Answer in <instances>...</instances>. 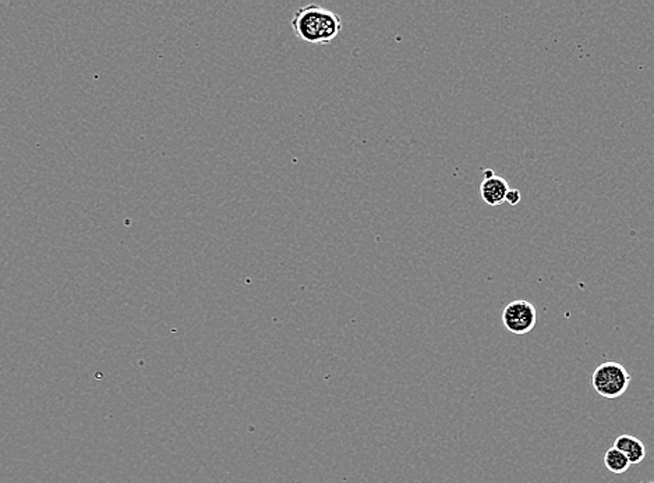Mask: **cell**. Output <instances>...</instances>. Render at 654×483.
<instances>
[{
    "label": "cell",
    "mask_w": 654,
    "mask_h": 483,
    "mask_svg": "<svg viewBox=\"0 0 654 483\" xmlns=\"http://www.w3.org/2000/svg\"><path fill=\"white\" fill-rule=\"evenodd\" d=\"M292 29L296 37L306 44H328L338 37L342 30L341 17L326 7L309 4L301 7L292 19Z\"/></svg>",
    "instance_id": "1"
},
{
    "label": "cell",
    "mask_w": 654,
    "mask_h": 483,
    "mask_svg": "<svg viewBox=\"0 0 654 483\" xmlns=\"http://www.w3.org/2000/svg\"><path fill=\"white\" fill-rule=\"evenodd\" d=\"M592 384L598 396L607 400L620 399L630 387L631 375L618 362H605L593 372Z\"/></svg>",
    "instance_id": "2"
},
{
    "label": "cell",
    "mask_w": 654,
    "mask_h": 483,
    "mask_svg": "<svg viewBox=\"0 0 654 483\" xmlns=\"http://www.w3.org/2000/svg\"><path fill=\"white\" fill-rule=\"evenodd\" d=\"M537 312L535 306L526 299H517L508 304L502 311V323L510 333L525 336L535 329Z\"/></svg>",
    "instance_id": "3"
},
{
    "label": "cell",
    "mask_w": 654,
    "mask_h": 483,
    "mask_svg": "<svg viewBox=\"0 0 654 483\" xmlns=\"http://www.w3.org/2000/svg\"><path fill=\"white\" fill-rule=\"evenodd\" d=\"M483 173H484V180L480 185L483 201L490 206L502 205L505 203V195L510 190L507 180L501 176L495 175L492 168H487Z\"/></svg>",
    "instance_id": "4"
},
{
    "label": "cell",
    "mask_w": 654,
    "mask_h": 483,
    "mask_svg": "<svg viewBox=\"0 0 654 483\" xmlns=\"http://www.w3.org/2000/svg\"><path fill=\"white\" fill-rule=\"evenodd\" d=\"M614 447L625 455L631 465L641 464L646 459L645 444L632 435H620L614 442Z\"/></svg>",
    "instance_id": "5"
},
{
    "label": "cell",
    "mask_w": 654,
    "mask_h": 483,
    "mask_svg": "<svg viewBox=\"0 0 654 483\" xmlns=\"http://www.w3.org/2000/svg\"><path fill=\"white\" fill-rule=\"evenodd\" d=\"M605 464L608 471L613 472V474H623L631 467L630 461H628L625 455L615 447H611L606 452Z\"/></svg>",
    "instance_id": "6"
},
{
    "label": "cell",
    "mask_w": 654,
    "mask_h": 483,
    "mask_svg": "<svg viewBox=\"0 0 654 483\" xmlns=\"http://www.w3.org/2000/svg\"><path fill=\"white\" fill-rule=\"evenodd\" d=\"M505 203H510V205H518V203H520L519 191L515 190V188H510V190H508L507 195H505Z\"/></svg>",
    "instance_id": "7"
},
{
    "label": "cell",
    "mask_w": 654,
    "mask_h": 483,
    "mask_svg": "<svg viewBox=\"0 0 654 483\" xmlns=\"http://www.w3.org/2000/svg\"><path fill=\"white\" fill-rule=\"evenodd\" d=\"M645 483H651V482H645Z\"/></svg>",
    "instance_id": "8"
}]
</instances>
